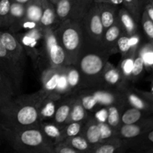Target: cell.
<instances>
[{"mask_svg":"<svg viewBox=\"0 0 153 153\" xmlns=\"http://www.w3.org/2000/svg\"><path fill=\"white\" fill-rule=\"evenodd\" d=\"M94 0H73V10L70 19H82L89 10Z\"/></svg>","mask_w":153,"mask_h":153,"instance_id":"35","label":"cell"},{"mask_svg":"<svg viewBox=\"0 0 153 153\" xmlns=\"http://www.w3.org/2000/svg\"><path fill=\"white\" fill-rule=\"evenodd\" d=\"M45 96L42 89L31 94L17 95L7 108L0 111V125L14 130L39 126V105Z\"/></svg>","mask_w":153,"mask_h":153,"instance_id":"1","label":"cell"},{"mask_svg":"<svg viewBox=\"0 0 153 153\" xmlns=\"http://www.w3.org/2000/svg\"><path fill=\"white\" fill-rule=\"evenodd\" d=\"M147 3L150 4L151 5H152V7H153V0H148V2Z\"/></svg>","mask_w":153,"mask_h":153,"instance_id":"54","label":"cell"},{"mask_svg":"<svg viewBox=\"0 0 153 153\" xmlns=\"http://www.w3.org/2000/svg\"><path fill=\"white\" fill-rule=\"evenodd\" d=\"M145 153H153V147L151 148V149H148V150H146Z\"/></svg>","mask_w":153,"mask_h":153,"instance_id":"53","label":"cell"},{"mask_svg":"<svg viewBox=\"0 0 153 153\" xmlns=\"http://www.w3.org/2000/svg\"><path fill=\"white\" fill-rule=\"evenodd\" d=\"M145 70L144 61H143V58L137 51L135 58L134 60V64H133L132 70H131V76L129 78V83H135L137 82L140 78L143 76Z\"/></svg>","mask_w":153,"mask_h":153,"instance_id":"36","label":"cell"},{"mask_svg":"<svg viewBox=\"0 0 153 153\" xmlns=\"http://www.w3.org/2000/svg\"><path fill=\"white\" fill-rule=\"evenodd\" d=\"M126 150L136 152H146L153 147V129L140 136L123 140Z\"/></svg>","mask_w":153,"mask_h":153,"instance_id":"17","label":"cell"},{"mask_svg":"<svg viewBox=\"0 0 153 153\" xmlns=\"http://www.w3.org/2000/svg\"><path fill=\"white\" fill-rule=\"evenodd\" d=\"M0 39L6 50L22 67L25 68L28 55L23 46L16 38L15 34L8 29H0Z\"/></svg>","mask_w":153,"mask_h":153,"instance_id":"10","label":"cell"},{"mask_svg":"<svg viewBox=\"0 0 153 153\" xmlns=\"http://www.w3.org/2000/svg\"><path fill=\"white\" fill-rule=\"evenodd\" d=\"M58 43L67 56V65L76 62L83 48V33L81 19H67L54 29Z\"/></svg>","mask_w":153,"mask_h":153,"instance_id":"4","label":"cell"},{"mask_svg":"<svg viewBox=\"0 0 153 153\" xmlns=\"http://www.w3.org/2000/svg\"><path fill=\"white\" fill-rule=\"evenodd\" d=\"M49 1H50L51 2H52V3H53V4H54V3H55V1H57V0H49Z\"/></svg>","mask_w":153,"mask_h":153,"instance_id":"55","label":"cell"},{"mask_svg":"<svg viewBox=\"0 0 153 153\" xmlns=\"http://www.w3.org/2000/svg\"><path fill=\"white\" fill-rule=\"evenodd\" d=\"M76 96L90 116H94V114L102 108L97 97L91 89L81 90Z\"/></svg>","mask_w":153,"mask_h":153,"instance_id":"23","label":"cell"},{"mask_svg":"<svg viewBox=\"0 0 153 153\" xmlns=\"http://www.w3.org/2000/svg\"><path fill=\"white\" fill-rule=\"evenodd\" d=\"M143 10H145V11L146 12V13H147L149 19H150L153 22V7L150 4H149V3H147V4L145 5L144 9H143Z\"/></svg>","mask_w":153,"mask_h":153,"instance_id":"49","label":"cell"},{"mask_svg":"<svg viewBox=\"0 0 153 153\" xmlns=\"http://www.w3.org/2000/svg\"><path fill=\"white\" fill-rule=\"evenodd\" d=\"M63 142L67 143L71 147H73V149L79 151V153H90V151H91V148H92V146L88 143V140L83 136L80 135V134L73 136V137H67V138L64 139Z\"/></svg>","mask_w":153,"mask_h":153,"instance_id":"34","label":"cell"},{"mask_svg":"<svg viewBox=\"0 0 153 153\" xmlns=\"http://www.w3.org/2000/svg\"><path fill=\"white\" fill-rule=\"evenodd\" d=\"M53 153H79L67 143L61 141L55 144L53 147Z\"/></svg>","mask_w":153,"mask_h":153,"instance_id":"44","label":"cell"},{"mask_svg":"<svg viewBox=\"0 0 153 153\" xmlns=\"http://www.w3.org/2000/svg\"><path fill=\"white\" fill-rule=\"evenodd\" d=\"M39 128L45 137L52 143L53 146L59 142L61 134V128L53 121H43L39 124Z\"/></svg>","mask_w":153,"mask_h":153,"instance_id":"27","label":"cell"},{"mask_svg":"<svg viewBox=\"0 0 153 153\" xmlns=\"http://www.w3.org/2000/svg\"><path fill=\"white\" fill-rule=\"evenodd\" d=\"M0 91L12 99H14L18 95L13 82L1 70H0Z\"/></svg>","mask_w":153,"mask_h":153,"instance_id":"38","label":"cell"},{"mask_svg":"<svg viewBox=\"0 0 153 153\" xmlns=\"http://www.w3.org/2000/svg\"><path fill=\"white\" fill-rule=\"evenodd\" d=\"M139 46H140V45L133 46L131 50L126 55L121 57L120 61L119 64L117 67L118 70H120V72L124 80L128 82V83H129V78L130 76H131V70H132L133 64H134V60Z\"/></svg>","mask_w":153,"mask_h":153,"instance_id":"26","label":"cell"},{"mask_svg":"<svg viewBox=\"0 0 153 153\" xmlns=\"http://www.w3.org/2000/svg\"><path fill=\"white\" fill-rule=\"evenodd\" d=\"M128 84L130 83H128L124 80L117 67L114 66L108 61L102 76L100 88L121 91Z\"/></svg>","mask_w":153,"mask_h":153,"instance_id":"11","label":"cell"},{"mask_svg":"<svg viewBox=\"0 0 153 153\" xmlns=\"http://www.w3.org/2000/svg\"><path fill=\"white\" fill-rule=\"evenodd\" d=\"M43 10L39 22V28L42 30L52 28L55 29L61 22L58 20L55 11V4L49 0H42Z\"/></svg>","mask_w":153,"mask_h":153,"instance_id":"16","label":"cell"},{"mask_svg":"<svg viewBox=\"0 0 153 153\" xmlns=\"http://www.w3.org/2000/svg\"><path fill=\"white\" fill-rule=\"evenodd\" d=\"M140 25L148 41L153 42V22L149 19L145 10L142 12Z\"/></svg>","mask_w":153,"mask_h":153,"instance_id":"40","label":"cell"},{"mask_svg":"<svg viewBox=\"0 0 153 153\" xmlns=\"http://www.w3.org/2000/svg\"><path fill=\"white\" fill-rule=\"evenodd\" d=\"M25 16V4H19L11 1L9 16L8 30H11L14 28Z\"/></svg>","mask_w":153,"mask_h":153,"instance_id":"31","label":"cell"},{"mask_svg":"<svg viewBox=\"0 0 153 153\" xmlns=\"http://www.w3.org/2000/svg\"><path fill=\"white\" fill-rule=\"evenodd\" d=\"M12 1H14V2L19 3V4H26L30 0H11Z\"/></svg>","mask_w":153,"mask_h":153,"instance_id":"51","label":"cell"},{"mask_svg":"<svg viewBox=\"0 0 153 153\" xmlns=\"http://www.w3.org/2000/svg\"><path fill=\"white\" fill-rule=\"evenodd\" d=\"M63 96L56 93L49 94L41 100L39 105L40 121H52L54 118L58 105Z\"/></svg>","mask_w":153,"mask_h":153,"instance_id":"13","label":"cell"},{"mask_svg":"<svg viewBox=\"0 0 153 153\" xmlns=\"http://www.w3.org/2000/svg\"><path fill=\"white\" fill-rule=\"evenodd\" d=\"M46 55L51 67H62L67 65V56L64 50L56 38L54 29L43 30Z\"/></svg>","mask_w":153,"mask_h":153,"instance_id":"8","label":"cell"},{"mask_svg":"<svg viewBox=\"0 0 153 153\" xmlns=\"http://www.w3.org/2000/svg\"><path fill=\"white\" fill-rule=\"evenodd\" d=\"M111 55L104 48H82L74 64L80 73L82 90L101 88L102 76Z\"/></svg>","mask_w":153,"mask_h":153,"instance_id":"2","label":"cell"},{"mask_svg":"<svg viewBox=\"0 0 153 153\" xmlns=\"http://www.w3.org/2000/svg\"><path fill=\"white\" fill-rule=\"evenodd\" d=\"M90 115L88 112L84 108L82 102L78 98L77 96L76 97L74 102H73V107H72L71 111H70V117L67 120V123L71 122H82V121H86L88 119Z\"/></svg>","mask_w":153,"mask_h":153,"instance_id":"32","label":"cell"},{"mask_svg":"<svg viewBox=\"0 0 153 153\" xmlns=\"http://www.w3.org/2000/svg\"><path fill=\"white\" fill-rule=\"evenodd\" d=\"M134 90L149 103V105H151V107L153 109V93L151 91V92H149V91H143V90H140L138 88H134Z\"/></svg>","mask_w":153,"mask_h":153,"instance_id":"45","label":"cell"},{"mask_svg":"<svg viewBox=\"0 0 153 153\" xmlns=\"http://www.w3.org/2000/svg\"><path fill=\"white\" fill-rule=\"evenodd\" d=\"M54 4L60 22L71 18L73 0H57Z\"/></svg>","mask_w":153,"mask_h":153,"instance_id":"33","label":"cell"},{"mask_svg":"<svg viewBox=\"0 0 153 153\" xmlns=\"http://www.w3.org/2000/svg\"><path fill=\"white\" fill-rule=\"evenodd\" d=\"M122 34V28L118 20H117L114 24L105 30L102 38V47L111 55L117 53L116 44Z\"/></svg>","mask_w":153,"mask_h":153,"instance_id":"20","label":"cell"},{"mask_svg":"<svg viewBox=\"0 0 153 153\" xmlns=\"http://www.w3.org/2000/svg\"><path fill=\"white\" fill-rule=\"evenodd\" d=\"M96 2L110 3V4L118 6V7H121V6H123V0H97Z\"/></svg>","mask_w":153,"mask_h":153,"instance_id":"48","label":"cell"},{"mask_svg":"<svg viewBox=\"0 0 153 153\" xmlns=\"http://www.w3.org/2000/svg\"><path fill=\"white\" fill-rule=\"evenodd\" d=\"M133 46H133L132 45V43H131V37L123 34V33L120 36L116 44L117 50V52L120 53L121 57L126 55L131 50Z\"/></svg>","mask_w":153,"mask_h":153,"instance_id":"41","label":"cell"},{"mask_svg":"<svg viewBox=\"0 0 153 153\" xmlns=\"http://www.w3.org/2000/svg\"><path fill=\"white\" fill-rule=\"evenodd\" d=\"M87 121V120H86ZM86 121H82V122H71L66 124L62 128H61V134L60 137L59 142L63 141L64 139L67 137H73L80 134L81 131L83 128ZM58 142V143H59Z\"/></svg>","mask_w":153,"mask_h":153,"instance_id":"37","label":"cell"},{"mask_svg":"<svg viewBox=\"0 0 153 153\" xmlns=\"http://www.w3.org/2000/svg\"><path fill=\"white\" fill-rule=\"evenodd\" d=\"M97 1V0H94V2H96V1Z\"/></svg>","mask_w":153,"mask_h":153,"instance_id":"56","label":"cell"},{"mask_svg":"<svg viewBox=\"0 0 153 153\" xmlns=\"http://www.w3.org/2000/svg\"><path fill=\"white\" fill-rule=\"evenodd\" d=\"M0 137L18 152L53 153L54 146L37 127L9 129L0 125Z\"/></svg>","mask_w":153,"mask_h":153,"instance_id":"3","label":"cell"},{"mask_svg":"<svg viewBox=\"0 0 153 153\" xmlns=\"http://www.w3.org/2000/svg\"><path fill=\"white\" fill-rule=\"evenodd\" d=\"M15 35L23 46L28 57L31 58L37 76L51 67L46 55L43 30L38 27L25 33H16Z\"/></svg>","mask_w":153,"mask_h":153,"instance_id":"5","label":"cell"},{"mask_svg":"<svg viewBox=\"0 0 153 153\" xmlns=\"http://www.w3.org/2000/svg\"><path fill=\"white\" fill-rule=\"evenodd\" d=\"M98 4L100 19L104 29H107L117 20V13L120 7L110 3L97 2Z\"/></svg>","mask_w":153,"mask_h":153,"instance_id":"21","label":"cell"},{"mask_svg":"<svg viewBox=\"0 0 153 153\" xmlns=\"http://www.w3.org/2000/svg\"><path fill=\"white\" fill-rule=\"evenodd\" d=\"M137 52L143 58L146 71L153 75V42L141 43L137 49Z\"/></svg>","mask_w":153,"mask_h":153,"instance_id":"30","label":"cell"},{"mask_svg":"<svg viewBox=\"0 0 153 153\" xmlns=\"http://www.w3.org/2000/svg\"><path fill=\"white\" fill-rule=\"evenodd\" d=\"M0 70L10 79L19 94L23 80L25 68L6 50L0 39Z\"/></svg>","mask_w":153,"mask_h":153,"instance_id":"7","label":"cell"},{"mask_svg":"<svg viewBox=\"0 0 153 153\" xmlns=\"http://www.w3.org/2000/svg\"><path fill=\"white\" fill-rule=\"evenodd\" d=\"M13 99L7 97V96L2 94V93L0 91V111L7 108L10 105V104L11 103V102L13 101Z\"/></svg>","mask_w":153,"mask_h":153,"instance_id":"47","label":"cell"},{"mask_svg":"<svg viewBox=\"0 0 153 153\" xmlns=\"http://www.w3.org/2000/svg\"><path fill=\"white\" fill-rule=\"evenodd\" d=\"M0 140H1V137H0Z\"/></svg>","mask_w":153,"mask_h":153,"instance_id":"57","label":"cell"},{"mask_svg":"<svg viewBox=\"0 0 153 153\" xmlns=\"http://www.w3.org/2000/svg\"><path fill=\"white\" fill-rule=\"evenodd\" d=\"M76 97V95L65 96L61 98L58 103L52 121L61 128L67 123Z\"/></svg>","mask_w":153,"mask_h":153,"instance_id":"15","label":"cell"},{"mask_svg":"<svg viewBox=\"0 0 153 153\" xmlns=\"http://www.w3.org/2000/svg\"><path fill=\"white\" fill-rule=\"evenodd\" d=\"M153 129V114L143 118L133 124H121L116 130V137L126 140L140 136Z\"/></svg>","mask_w":153,"mask_h":153,"instance_id":"9","label":"cell"},{"mask_svg":"<svg viewBox=\"0 0 153 153\" xmlns=\"http://www.w3.org/2000/svg\"><path fill=\"white\" fill-rule=\"evenodd\" d=\"M127 106L125 100H123L106 107L108 111L106 123L115 131L121 126V114Z\"/></svg>","mask_w":153,"mask_h":153,"instance_id":"24","label":"cell"},{"mask_svg":"<svg viewBox=\"0 0 153 153\" xmlns=\"http://www.w3.org/2000/svg\"><path fill=\"white\" fill-rule=\"evenodd\" d=\"M80 135L83 136L91 146H94L101 143V132L99 126L98 121L94 116H90L85 122L80 132Z\"/></svg>","mask_w":153,"mask_h":153,"instance_id":"19","label":"cell"},{"mask_svg":"<svg viewBox=\"0 0 153 153\" xmlns=\"http://www.w3.org/2000/svg\"><path fill=\"white\" fill-rule=\"evenodd\" d=\"M151 86H152V92L153 93V75H151Z\"/></svg>","mask_w":153,"mask_h":153,"instance_id":"52","label":"cell"},{"mask_svg":"<svg viewBox=\"0 0 153 153\" xmlns=\"http://www.w3.org/2000/svg\"><path fill=\"white\" fill-rule=\"evenodd\" d=\"M137 3H138L140 8L141 9V10L143 11V9H144L145 5L147 4L148 0H137Z\"/></svg>","mask_w":153,"mask_h":153,"instance_id":"50","label":"cell"},{"mask_svg":"<svg viewBox=\"0 0 153 153\" xmlns=\"http://www.w3.org/2000/svg\"><path fill=\"white\" fill-rule=\"evenodd\" d=\"M121 92L127 105L153 114V109L150 105L134 90V87L130 86V84L124 87Z\"/></svg>","mask_w":153,"mask_h":153,"instance_id":"14","label":"cell"},{"mask_svg":"<svg viewBox=\"0 0 153 153\" xmlns=\"http://www.w3.org/2000/svg\"><path fill=\"white\" fill-rule=\"evenodd\" d=\"M117 20L120 25L123 34L131 37L140 32V24L136 22L132 15L123 6L120 7L118 10Z\"/></svg>","mask_w":153,"mask_h":153,"instance_id":"18","label":"cell"},{"mask_svg":"<svg viewBox=\"0 0 153 153\" xmlns=\"http://www.w3.org/2000/svg\"><path fill=\"white\" fill-rule=\"evenodd\" d=\"M64 70L67 82V96L76 95L82 90L80 73L75 64L65 65Z\"/></svg>","mask_w":153,"mask_h":153,"instance_id":"22","label":"cell"},{"mask_svg":"<svg viewBox=\"0 0 153 153\" xmlns=\"http://www.w3.org/2000/svg\"><path fill=\"white\" fill-rule=\"evenodd\" d=\"M107 116L108 111L106 107H102L94 114V117L98 122H106Z\"/></svg>","mask_w":153,"mask_h":153,"instance_id":"46","label":"cell"},{"mask_svg":"<svg viewBox=\"0 0 153 153\" xmlns=\"http://www.w3.org/2000/svg\"><path fill=\"white\" fill-rule=\"evenodd\" d=\"M81 24L83 33V47L103 48L102 38L105 29L97 2H93L88 12L81 19Z\"/></svg>","mask_w":153,"mask_h":153,"instance_id":"6","label":"cell"},{"mask_svg":"<svg viewBox=\"0 0 153 153\" xmlns=\"http://www.w3.org/2000/svg\"><path fill=\"white\" fill-rule=\"evenodd\" d=\"M43 10L42 0H30L25 4V17L31 22H34L39 25Z\"/></svg>","mask_w":153,"mask_h":153,"instance_id":"29","label":"cell"},{"mask_svg":"<svg viewBox=\"0 0 153 153\" xmlns=\"http://www.w3.org/2000/svg\"><path fill=\"white\" fill-rule=\"evenodd\" d=\"M11 0H0V29H7Z\"/></svg>","mask_w":153,"mask_h":153,"instance_id":"39","label":"cell"},{"mask_svg":"<svg viewBox=\"0 0 153 153\" xmlns=\"http://www.w3.org/2000/svg\"><path fill=\"white\" fill-rule=\"evenodd\" d=\"M126 151L124 141L117 138L105 140L91 148L90 153H118Z\"/></svg>","mask_w":153,"mask_h":153,"instance_id":"25","label":"cell"},{"mask_svg":"<svg viewBox=\"0 0 153 153\" xmlns=\"http://www.w3.org/2000/svg\"><path fill=\"white\" fill-rule=\"evenodd\" d=\"M64 66L49 67L38 76L41 85V89L46 95L55 92L60 78L64 73Z\"/></svg>","mask_w":153,"mask_h":153,"instance_id":"12","label":"cell"},{"mask_svg":"<svg viewBox=\"0 0 153 153\" xmlns=\"http://www.w3.org/2000/svg\"><path fill=\"white\" fill-rule=\"evenodd\" d=\"M101 132L102 141L116 138V131L111 128L106 122H98Z\"/></svg>","mask_w":153,"mask_h":153,"instance_id":"43","label":"cell"},{"mask_svg":"<svg viewBox=\"0 0 153 153\" xmlns=\"http://www.w3.org/2000/svg\"><path fill=\"white\" fill-rule=\"evenodd\" d=\"M123 6L132 15L136 22L140 24L143 11L139 7L137 0H123Z\"/></svg>","mask_w":153,"mask_h":153,"instance_id":"42","label":"cell"},{"mask_svg":"<svg viewBox=\"0 0 153 153\" xmlns=\"http://www.w3.org/2000/svg\"><path fill=\"white\" fill-rule=\"evenodd\" d=\"M151 114H153L148 113L136 108L127 106L121 114V124L128 125V124L135 123L143 118Z\"/></svg>","mask_w":153,"mask_h":153,"instance_id":"28","label":"cell"}]
</instances>
